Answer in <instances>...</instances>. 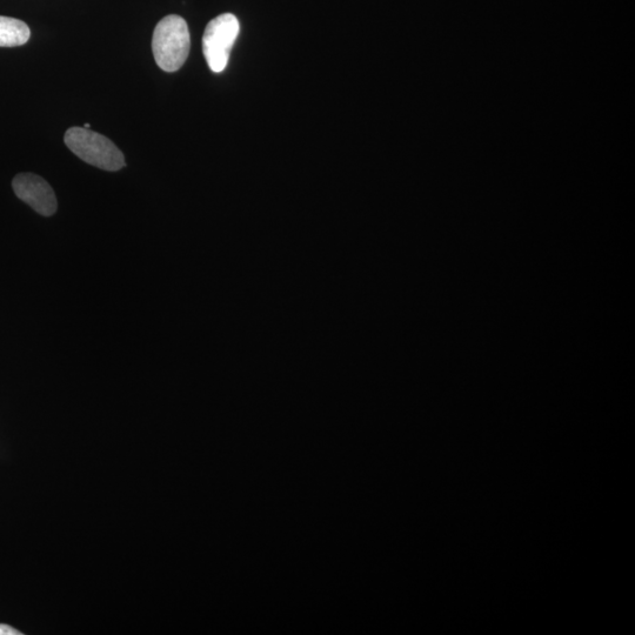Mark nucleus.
<instances>
[{
  "label": "nucleus",
  "instance_id": "nucleus-1",
  "mask_svg": "<svg viewBox=\"0 0 635 635\" xmlns=\"http://www.w3.org/2000/svg\"><path fill=\"white\" fill-rule=\"evenodd\" d=\"M190 48V31L184 18L170 15L160 20L152 39L153 57L160 69L178 71L189 57Z\"/></svg>",
  "mask_w": 635,
  "mask_h": 635
},
{
  "label": "nucleus",
  "instance_id": "nucleus-2",
  "mask_svg": "<svg viewBox=\"0 0 635 635\" xmlns=\"http://www.w3.org/2000/svg\"><path fill=\"white\" fill-rule=\"evenodd\" d=\"M64 142L75 155L92 166L105 171H119L125 166V157L109 138L85 127H71Z\"/></svg>",
  "mask_w": 635,
  "mask_h": 635
},
{
  "label": "nucleus",
  "instance_id": "nucleus-3",
  "mask_svg": "<svg viewBox=\"0 0 635 635\" xmlns=\"http://www.w3.org/2000/svg\"><path fill=\"white\" fill-rule=\"evenodd\" d=\"M239 31V20L232 13H223L207 24L203 36V52L211 71L220 73L226 69Z\"/></svg>",
  "mask_w": 635,
  "mask_h": 635
},
{
  "label": "nucleus",
  "instance_id": "nucleus-4",
  "mask_svg": "<svg viewBox=\"0 0 635 635\" xmlns=\"http://www.w3.org/2000/svg\"><path fill=\"white\" fill-rule=\"evenodd\" d=\"M13 191L24 203L44 217L55 215L57 198L46 180L33 173H20L12 182Z\"/></svg>",
  "mask_w": 635,
  "mask_h": 635
},
{
  "label": "nucleus",
  "instance_id": "nucleus-5",
  "mask_svg": "<svg viewBox=\"0 0 635 635\" xmlns=\"http://www.w3.org/2000/svg\"><path fill=\"white\" fill-rule=\"evenodd\" d=\"M31 31L22 20L0 16V48H16L29 42Z\"/></svg>",
  "mask_w": 635,
  "mask_h": 635
},
{
  "label": "nucleus",
  "instance_id": "nucleus-6",
  "mask_svg": "<svg viewBox=\"0 0 635 635\" xmlns=\"http://www.w3.org/2000/svg\"><path fill=\"white\" fill-rule=\"evenodd\" d=\"M22 634H23L22 632L15 630V628L9 625L0 624V635H22Z\"/></svg>",
  "mask_w": 635,
  "mask_h": 635
},
{
  "label": "nucleus",
  "instance_id": "nucleus-7",
  "mask_svg": "<svg viewBox=\"0 0 635 635\" xmlns=\"http://www.w3.org/2000/svg\"><path fill=\"white\" fill-rule=\"evenodd\" d=\"M84 127H85V129H91V125L90 124H85Z\"/></svg>",
  "mask_w": 635,
  "mask_h": 635
}]
</instances>
